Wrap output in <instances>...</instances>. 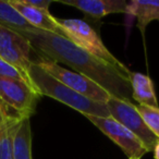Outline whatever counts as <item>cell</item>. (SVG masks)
<instances>
[{
  "label": "cell",
  "instance_id": "6da1fadb",
  "mask_svg": "<svg viewBox=\"0 0 159 159\" xmlns=\"http://www.w3.org/2000/svg\"><path fill=\"white\" fill-rule=\"evenodd\" d=\"M24 36L40 58L64 63L91 79L113 97L133 102L130 80L107 62L86 52L70 39L39 29L16 31Z\"/></svg>",
  "mask_w": 159,
  "mask_h": 159
},
{
  "label": "cell",
  "instance_id": "7a4b0ae2",
  "mask_svg": "<svg viewBox=\"0 0 159 159\" xmlns=\"http://www.w3.org/2000/svg\"><path fill=\"white\" fill-rule=\"evenodd\" d=\"M29 77L31 80L34 91L39 96H48L53 98L79 111L83 116H95L102 118L110 117L105 104L94 102L74 92L70 87L66 86L53 76H51L49 73L43 70L35 61L32 62L30 66Z\"/></svg>",
  "mask_w": 159,
  "mask_h": 159
},
{
  "label": "cell",
  "instance_id": "3957f363",
  "mask_svg": "<svg viewBox=\"0 0 159 159\" xmlns=\"http://www.w3.org/2000/svg\"><path fill=\"white\" fill-rule=\"evenodd\" d=\"M57 21L64 30L68 39H70L86 52L91 53L92 56L112 66L121 74L130 80L132 71L129 70L108 50V48L102 43L100 36L89 23L80 19H57Z\"/></svg>",
  "mask_w": 159,
  "mask_h": 159
},
{
  "label": "cell",
  "instance_id": "277c9868",
  "mask_svg": "<svg viewBox=\"0 0 159 159\" xmlns=\"http://www.w3.org/2000/svg\"><path fill=\"white\" fill-rule=\"evenodd\" d=\"M35 62L43 70L49 73L51 76L58 80L62 84L70 87L76 93L94 100V102L106 105L109 97L111 96L108 92L105 91L100 85L92 81L91 79L77 72H74V71L68 70V69L63 68L51 60L40 58L39 60H36Z\"/></svg>",
  "mask_w": 159,
  "mask_h": 159
},
{
  "label": "cell",
  "instance_id": "5b68a950",
  "mask_svg": "<svg viewBox=\"0 0 159 159\" xmlns=\"http://www.w3.org/2000/svg\"><path fill=\"white\" fill-rule=\"evenodd\" d=\"M106 107L109 116L132 132L145 145L148 152L154 150L159 139L147 128L139 116L136 106L132 102L110 96L106 102Z\"/></svg>",
  "mask_w": 159,
  "mask_h": 159
},
{
  "label": "cell",
  "instance_id": "8992f818",
  "mask_svg": "<svg viewBox=\"0 0 159 159\" xmlns=\"http://www.w3.org/2000/svg\"><path fill=\"white\" fill-rule=\"evenodd\" d=\"M40 96L25 82L0 77V102L21 118H31Z\"/></svg>",
  "mask_w": 159,
  "mask_h": 159
},
{
  "label": "cell",
  "instance_id": "52a82bcc",
  "mask_svg": "<svg viewBox=\"0 0 159 159\" xmlns=\"http://www.w3.org/2000/svg\"><path fill=\"white\" fill-rule=\"evenodd\" d=\"M96 128L99 129L106 136H108L115 144H117L122 152L126 155L128 159H141L148 149L143 143L133 134L132 132L124 128L121 123L116 121L111 117H95L85 116Z\"/></svg>",
  "mask_w": 159,
  "mask_h": 159
},
{
  "label": "cell",
  "instance_id": "ba28073f",
  "mask_svg": "<svg viewBox=\"0 0 159 159\" xmlns=\"http://www.w3.org/2000/svg\"><path fill=\"white\" fill-rule=\"evenodd\" d=\"M32 51L34 49L24 36L0 25V57L29 80V69L33 62L31 59Z\"/></svg>",
  "mask_w": 159,
  "mask_h": 159
},
{
  "label": "cell",
  "instance_id": "9c48e42d",
  "mask_svg": "<svg viewBox=\"0 0 159 159\" xmlns=\"http://www.w3.org/2000/svg\"><path fill=\"white\" fill-rule=\"evenodd\" d=\"M58 2L76 8L95 20L112 13H126L128 8L125 0H58Z\"/></svg>",
  "mask_w": 159,
  "mask_h": 159
},
{
  "label": "cell",
  "instance_id": "30bf717a",
  "mask_svg": "<svg viewBox=\"0 0 159 159\" xmlns=\"http://www.w3.org/2000/svg\"><path fill=\"white\" fill-rule=\"evenodd\" d=\"M9 2L33 27L68 38L64 30L58 23L57 18H53L50 12H45L27 6L23 2V0H9Z\"/></svg>",
  "mask_w": 159,
  "mask_h": 159
},
{
  "label": "cell",
  "instance_id": "8fae6325",
  "mask_svg": "<svg viewBox=\"0 0 159 159\" xmlns=\"http://www.w3.org/2000/svg\"><path fill=\"white\" fill-rule=\"evenodd\" d=\"M23 118L0 102V159H13V139Z\"/></svg>",
  "mask_w": 159,
  "mask_h": 159
},
{
  "label": "cell",
  "instance_id": "7c38bea8",
  "mask_svg": "<svg viewBox=\"0 0 159 159\" xmlns=\"http://www.w3.org/2000/svg\"><path fill=\"white\" fill-rule=\"evenodd\" d=\"M126 14L136 18L137 27L145 34L147 25L152 21H159V0H131L128 1Z\"/></svg>",
  "mask_w": 159,
  "mask_h": 159
},
{
  "label": "cell",
  "instance_id": "4fadbf2b",
  "mask_svg": "<svg viewBox=\"0 0 159 159\" xmlns=\"http://www.w3.org/2000/svg\"><path fill=\"white\" fill-rule=\"evenodd\" d=\"M130 83L133 100L139 102V105L159 108L154 83L149 79V76L139 72H131Z\"/></svg>",
  "mask_w": 159,
  "mask_h": 159
},
{
  "label": "cell",
  "instance_id": "5bb4252c",
  "mask_svg": "<svg viewBox=\"0 0 159 159\" xmlns=\"http://www.w3.org/2000/svg\"><path fill=\"white\" fill-rule=\"evenodd\" d=\"M13 159H33L32 129L30 118H23L21 120L14 135Z\"/></svg>",
  "mask_w": 159,
  "mask_h": 159
},
{
  "label": "cell",
  "instance_id": "9a60e30c",
  "mask_svg": "<svg viewBox=\"0 0 159 159\" xmlns=\"http://www.w3.org/2000/svg\"><path fill=\"white\" fill-rule=\"evenodd\" d=\"M0 25L12 31H29L33 27L9 2L0 0Z\"/></svg>",
  "mask_w": 159,
  "mask_h": 159
},
{
  "label": "cell",
  "instance_id": "2e32d148",
  "mask_svg": "<svg viewBox=\"0 0 159 159\" xmlns=\"http://www.w3.org/2000/svg\"><path fill=\"white\" fill-rule=\"evenodd\" d=\"M135 106L147 128L159 139V108L145 106V105H135Z\"/></svg>",
  "mask_w": 159,
  "mask_h": 159
},
{
  "label": "cell",
  "instance_id": "e0dca14e",
  "mask_svg": "<svg viewBox=\"0 0 159 159\" xmlns=\"http://www.w3.org/2000/svg\"><path fill=\"white\" fill-rule=\"evenodd\" d=\"M0 77L22 81V82H25L26 84H29L30 86L33 89L31 82H30V80L27 79L26 76H24V75H23L22 73L18 70V69H16L13 66H11L10 63L6 62L1 57H0Z\"/></svg>",
  "mask_w": 159,
  "mask_h": 159
},
{
  "label": "cell",
  "instance_id": "ac0fdd59",
  "mask_svg": "<svg viewBox=\"0 0 159 159\" xmlns=\"http://www.w3.org/2000/svg\"><path fill=\"white\" fill-rule=\"evenodd\" d=\"M23 2L26 3L27 6L42 10V11L49 12V7L53 1L52 0H23Z\"/></svg>",
  "mask_w": 159,
  "mask_h": 159
},
{
  "label": "cell",
  "instance_id": "d6986e66",
  "mask_svg": "<svg viewBox=\"0 0 159 159\" xmlns=\"http://www.w3.org/2000/svg\"><path fill=\"white\" fill-rule=\"evenodd\" d=\"M154 156H155V159H159V141L154 148Z\"/></svg>",
  "mask_w": 159,
  "mask_h": 159
}]
</instances>
